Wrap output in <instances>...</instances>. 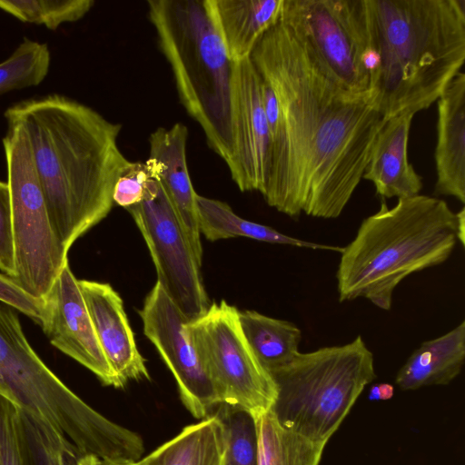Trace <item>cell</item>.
<instances>
[{
	"instance_id": "6da1fadb",
	"label": "cell",
	"mask_w": 465,
	"mask_h": 465,
	"mask_svg": "<svg viewBox=\"0 0 465 465\" xmlns=\"http://www.w3.org/2000/svg\"><path fill=\"white\" fill-rule=\"evenodd\" d=\"M250 58L280 109L264 200L296 220L302 213L339 217L362 179L386 119L369 92L351 93L327 76L280 18Z\"/></svg>"
},
{
	"instance_id": "7a4b0ae2",
	"label": "cell",
	"mask_w": 465,
	"mask_h": 465,
	"mask_svg": "<svg viewBox=\"0 0 465 465\" xmlns=\"http://www.w3.org/2000/svg\"><path fill=\"white\" fill-rule=\"evenodd\" d=\"M5 119L24 127L52 229L66 252L111 211L115 183L129 163L121 124L68 97L20 102Z\"/></svg>"
},
{
	"instance_id": "3957f363",
	"label": "cell",
	"mask_w": 465,
	"mask_h": 465,
	"mask_svg": "<svg viewBox=\"0 0 465 465\" xmlns=\"http://www.w3.org/2000/svg\"><path fill=\"white\" fill-rule=\"evenodd\" d=\"M373 106L388 119L436 102L465 60V0H365Z\"/></svg>"
},
{
	"instance_id": "277c9868",
	"label": "cell",
	"mask_w": 465,
	"mask_h": 465,
	"mask_svg": "<svg viewBox=\"0 0 465 465\" xmlns=\"http://www.w3.org/2000/svg\"><path fill=\"white\" fill-rule=\"evenodd\" d=\"M458 217L437 197L398 199L365 218L341 252L339 302L364 298L389 311L395 288L409 275L446 262L458 242Z\"/></svg>"
},
{
	"instance_id": "5b68a950",
	"label": "cell",
	"mask_w": 465,
	"mask_h": 465,
	"mask_svg": "<svg viewBox=\"0 0 465 465\" xmlns=\"http://www.w3.org/2000/svg\"><path fill=\"white\" fill-rule=\"evenodd\" d=\"M147 7L182 104L203 129L209 147L227 165L232 154V62L207 0H149Z\"/></svg>"
},
{
	"instance_id": "8992f818",
	"label": "cell",
	"mask_w": 465,
	"mask_h": 465,
	"mask_svg": "<svg viewBox=\"0 0 465 465\" xmlns=\"http://www.w3.org/2000/svg\"><path fill=\"white\" fill-rule=\"evenodd\" d=\"M270 373L277 388L271 410L279 422L324 444L376 378L373 354L361 335L344 345L299 352Z\"/></svg>"
},
{
	"instance_id": "52a82bcc",
	"label": "cell",
	"mask_w": 465,
	"mask_h": 465,
	"mask_svg": "<svg viewBox=\"0 0 465 465\" xmlns=\"http://www.w3.org/2000/svg\"><path fill=\"white\" fill-rule=\"evenodd\" d=\"M0 390L82 454L101 457L118 439V424L85 403L38 357L13 309L0 313Z\"/></svg>"
},
{
	"instance_id": "ba28073f",
	"label": "cell",
	"mask_w": 465,
	"mask_h": 465,
	"mask_svg": "<svg viewBox=\"0 0 465 465\" xmlns=\"http://www.w3.org/2000/svg\"><path fill=\"white\" fill-rule=\"evenodd\" d=\"M6 122L3 146L12 205L13 279L28 294L43 299L68 263V252L52 229L27 134L18 122Z\"/></svg>"
},
{
	"instance_id": "9c48e42d",
	"label": "cell",
	"mask_w": 465,
	"mask_h": 465,
	"mask_svg": "<svg viewBox=\"0 0 465 465\" xmlns=\"http://www.w3.org/2000/svg\"><path fill=\"white\" fill-rule=\"evenodd\" d=\"M280 19L335 84L353 94L369 92L365 0H282Z\"/></svg>"
},
{
	"instance_id": "30bf717a",
	"label": "cell",
	"mask_w": 465,
	"mask_h": 465,
	"mask_svg": "<svg viewBox=\"0 0 465 465\" xmlns=\"http://www.w3.org/2000/svg\"><path fill=\"white\" fill-rule=\"evenodd\" d=\"M239 312L224 300L213 302L203 316L189 322L186 329L222 403L254 415L272 408L277 388L271 373L249 346L240 325Z\"/></svg>"
},
{
	"instance_id": "8fae6325",
	"label": "cell",
	"mask_w": 465,
	"mask_h": 465,
	"mask_svg": "<svg viewBox=\"0 0 465 465\" xmlns=\"http://www.w3.org/2000/svg\"><path fill=\"white\" fill-rule=\"evenodd\" d=\"M126 210L146 242L156 269V282L189 322L203 316L210 303L201 264L161 185L155 195Z\"/></svg>"
},
{
	"instance_id": "7c38bea8",
	"label": "cell",
	"mask_w": 465,
	"mask_h": 465,
	"mask_svg": "<svg viewBox=\"0 0 465 465\" xmlns=\"http://www.w3.org/2000/svg\"><path fill=\"white\" fill-rule=\"evenodd\" d=\"M143 332L173 373L180 398L196 419L211 415L222 400L187 332L189 321L158 282L139 311Z\"/></svg>"
},
{
	"instance_id": "4fadbf2b",
	"label": "cell",
	"mask_w": 465,
	"mask_h": 465,
	"mask_svg": "<svg viewBox=\"0 0 465 465\" xmlns=\"http://www.w3.org/2000/svg\"><path fill=\"white\" fill-rule=\"evenodd\" d=\"M232 154L227 164L240 191L262 193L269 173L271 134L261 95V77L251 58L232 62Z\"/></svg>"
},
{
	"instance_id": "5bb4252c",
	"label": "cell",
	"mask_w": 465,
	"mask_h": 465,
	"mask_svg": "<svg viewBox=\"0 0 465 465\" xmlns=\"http://www.w3.org/2000/svg\"><path fill=\"white\" fill-rule=\"evenodd\" d=\"M43 299L41 326L52 345L91 371L103 384L124 387L104 354L78 280L68 263Z\"/></svg>"
},
{
	"instance_id": "9a60e30c",
	"label": "cell",
	"mask_w": 465,
	"mask_h": 465,
	"mask_svg": "<svg viewBox=\"0 0 465 465\" xmlns=\"http://www.w3.org/2000/svg\"><path fill=\"white\" fill-rule=\"evenodd\" d=\"M187 138V127L182 123L170 128H157L150 134L149 156L144 163L152 178L164 192L196 260L202 265L197 193L188 171Z\"/></svg>"
},
{
	"instance_id": "2e32d148",
	"label": "cell",
	"mask_w": 465,
	"mask_h": 465,
	"mask_svg": "<svg viewBox=\"0 0 465 465\" xmlns=\"http://www.w3.org/2000/svg\"><path fill=\"white\" fill-rule=\"evenodd\" d=\"M78 284L100 346L114 372L124 384L129 380L150 379L118 292L109 283L78 280Z\"/></svg>"
},
{
	"instance_id": "e0dca14e",
	"label": "cell",
	"mask_w": 465,
	"mask_h": 465,
	"mask_svg": "<svg viewBox=\"0 0 465 465\" xmlns=\"http://www.w3.org/2000/svg\"><path fill=\"white\" fill-rule=\"evenodd\" d=\"M438 102L435 195L465 203V74L447 85Z\"/></svg>"
},
{
	"instance_id": "ac0fdd59",
	"label": "cell",
	"mask_w": 465,
	"mask_h": 465,
	"mask_svg": "<svg viewBox=\"0 0 465 465\" xmlns=\"http://www.w3.org/2000/svg\"><path fill=\"white\" fill-rule=\"evenodd\" d=\"M414 112L403 111L388 119L380 130L362 179L371 182L383 199L420 194L422 178L408 158V142Z\"/></svg>"
},
{
	"instance_id": "d6986e66",
	"label": "cell",
	"mask_w": 465,
	"mask_h": 465,
	"mask_svg": "<svg viewBox=\"0 0 465 465\" xmlns=\"http://www.w3.org/2000/svg\"><path fill=\"white\" fill-rule=\"evenodd\" d=\"M207 5L230 60L238 62L251 56L279 20L282 0H207Z\"/></svg>"
},
{
	"instance_id": "ffe728a7",
	"label": "cell",
	"mask_w": 465,
	"mask_h": 465,
	"mask_svg": "<svg viewBox=\"0 0 465 465\" xmlns=\"http://www.w3.org/2000/svg\"><path fill=\"white\" fill-rule=\"evenodd\" d=\"M465 361V322L447 333L423 341L401 367L395 383L403 391L446 385L461 371Z\"/></svg>"
},
{
	"instance_id": "44dd1931",
	"label": "cell",
	"mask_w": 465,
	"mask_h": 465,
	"mask_svg": "<svg viewBox=\"0 0 465 465\" xmlns=\"http://www.w3.org/2000/svg\"><path fill=\"white\" fill-rule=\"evenodd\" d=\"M225 440L222 423L213 412L180 433L149 455L141 465H223Z\"/></svg>"
},
{
	"instance_id": "7402d4cb",
	"label": "cell",
	"mask_w": 465,
	"mask_h": 465,
	"mask_svg": "<svg viewBox=\"0 0 465 465\" xmlns=\"http://www.w3.org/2000/svg\"><path fill=\"white\" fill-rule=\"evenodd\" d=\"M200 232L209 241L247 237L260 242L341 252L343 247L327 245L283 234L275 229L242 219L225 203L196 194Z\"/></svg>"
},
{
	"instance_id": "603a6c76",
	"label": "cell",
	"mask_w": 465,
	"mask_h": 465,
	"mask_svg": "<svg viewBox=\"0 0 465 465\" xmlns=\"http://www.w3.org/2000/svg\"><path fill=\"white\" fill-rule=\"evenodd\" d=\"M239 322L252 352L269 372L286 365L300 352L302 331L293 322L249 310L239 312Z\"/></svg>"
},
{
	"instance_id": "cb8c5ba5",
	"label": "cell",
	"mask_w": 465,
	"mask_h": 465,
	"mask_svg": "<svg viewBox=\"0 0 465 465\" xmlns=\"http://www.w3.org/2000/svg\"><path fill=\"white\" fill-rule=\"evenodd\" d=\"M259 465H320L326 444L283 427L271 409L252 415Z\"/></svg>"
},
{
	"instance_id": "d4e9b609",
	"label": "cell",
	"mask_w": 465,
	"mask_h": 465,
	"mask_svg": "<svg viewBox=\"0 0 465 465\" xmlns=\"http://www.w3.org/2000/svg\"><path fill=\"white\" fill-rule=\"evenodd\" d=\"M220 420L225 440L223 465H259L257 430L249 411L221 403L213 411Z\"/></svg>"
},
{
	"instance_id": "484cf974",
	"label": "cell",
	"mask_w": 465,
	"mask_h": 465,
	"mask_svg": "<svg viewBox=\"0 0 465 465\" xmlns=\"http://www.w3.org/2000/svg\"><path fill=\"white\" fill-rule=\"evenodd\" d=\"M50 60L46 44L25 38L15 52L0 64V94L38 85L48 73Z\"/></svg>"
},
{
	"instance_id": "4316f807",
	"label": "cell",
	"mask_w": 465,
	"mask_h": 465,
	"mask_svg": "<svg viewBox=\"0 0 465 465\" xmlns=\"http://www.w3.org/2000/svg\"><path fill=\"white\" fill-rule=\"evenodd\" d=\"M94 4L93 0H0V9L23 22L55 30L84 17Z\"/></svg>"
},
{
	"instance_id": "83f0119b",
	"label": "cell",
	"mask_w": 465,
	"mask_h": 465,
	"mask_svg": "<svg viewBox=\"0 0 465 465\" xmlns=\"http://www.w3.org/2000/svg\"><path fill=\"white\" fill-rule=\"evenodd\" d=\"M0 465H34L23 411L0 390Z\"/></svg>"
},
{
	"instance_id": "f1b7e54d",
	"label": "cell",
	"mask_w": 465,
	"mask_h": 465,
	"mask_svg": "<svg viewBox=\"0 0 465 465\" xmlns=\"http://www.w3.org/2000/svg\"><path fill=\"white\" fill-rule=\"evenodd\" d=\"M23 416L35 465H74L83 455L67 439L44 421L24 412Z\"/></svg>"
},
{
	"instance_id": "f546056e",
	"label": "cell",
	"mask_w": 465,
	"mask_h": 465,
	"mask_svg": "<svg viewBox=\"0 0 465 465\" xmlns=\"http://www.w3.org/2000/svg\"><path fill=\"white\" fill-rule=\"evenodd\" d=\"M158 190L159 183L152 178L145 163L130 161L115 183L113 201L127 209L153 197Z\"/></svg>"
},
{
	"instance_id": "4dcf8cb0",
	"label": "cell",
	"mask_w": 465,
	"mask_h": 465,
	"mask_svg": "<svg viewBox=\"0 0 465 465\" xmlns=\"http://www.w3.org/2000/svg\"><path fill=\"white\" fill-rule=\"evenodd\" d=\"M0 270L14 278L15 245L10 189L7 182L0 181Z\"/></svg>"
},
{
	"instance_id": "1f68e13d",
	"label": "cell",
	"mask_w": 465,
	"mask_h": 465,
	"mask_svg": "<svg viewBox=\"0 0 465 465\" xmlns=\"http://www.w3.org/2000/svg\"><path fill=\"white\" fill-rule=\"evenodd\" d=\"M0 302L31 318L40 326L44 321V299H36L26 292L15 279L0 273Z\"/></svg>"
},
{
	"instance_id": "d6a6232c",
	"label": "cell",
	"mask_w": 465,
	"mask_h": 465,
	"mask_svg": "<svg viewBox=\"0 0 465 465\" xmlns=\"http://www.w3.org/2000/svg\"><path fill=\"white\" fill-rule=\"evenodd\" d=\"M260 75V74H259ZM261 77V76H260ZM261 95L262 106L264 109L266 120L268 123L271 142L272 138L275 134L279 120H280V109L277 97L271 87V85L261 77Z\"/></svg>"
},
{
	"instance_id": "836d02e7",
	"label": "cell",
	"mask_w": 465,
	"mask_h": 465,
	"mask_svg": "<svg viewBox=\"0 0 465 465\" xmlns=\"http://www.w3.org/2000/svg\"><path fill=\"white\" fill-rule=\"evenodd\" d=\"M394 387L388 382H381L371 387L369 399L371 401H387L392 398Z\"/></svg>"
},
{
	"instance_id": "e575fe53",
	"label": "cell",
	"mask_w": 465,
	"mask_h": 465,
	"mask_svg": "<svg viewBox=\"0 0 465 465\" xmlns=\"http://www.w3.org/2000/svg\"><path fill=\"white\" fill-rule=\"evenodd\" d=\"M458 224V242L464 247L465 244V208L462 207L460 212L457 213Z\"/></svg>"
},
{
	"instance_id": "d590c367",
	"label": "cell",
	"mask_w": 465,
	"mask_h": 465,
	"mask_svg": "<svg viewBox=\"0 0 465 465\" xmlns=\"http://www.w3.org/2000/svg\"><path fill=\"white\" fill-rule=\"evenodd\" d=\"M101 460L94 455H81L74 465H100Z\"/></svg>"
},
{
	"instance_id": "8d00e7d4",
	"label": "cell",
	"mask_w": 465,
	"mask_h": 465,
	"mask_svg": "<svg viewBox=\"0 0 465 465\" xmlns=\"http://www.w3.org/2000/svg\"><path fill=\"white\" fill-rule=\"evenodd\" d=\"M100 465H141L139 460L137 461H104L101 460Z\"/></svg>"
}]
</instances>
